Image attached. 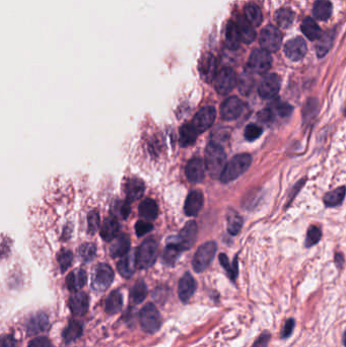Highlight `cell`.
Here are the masks:
<instances>
[{
    "label": "cell",
    "mask_w": 346,
    "mask_h": 347,
    "mask_svg": "<svg viewBox=\"0 0 346 347\" xmlns=\"http://www.w3.org/2000/svg\"><path fill=\"white\" fill-rule=\"evenodd\" d=\"M206 170L213 179H220L227 165V156L221 145L216 142H210L205 151Z\"/></svg>",
    "instance_id": "6da1fadb"
},
{
    "label": "cell",
    "mask_w": 346,
    "mask_h": 347,
    "mask_svg": "<svg viewBox=\"0 0 346 347\" xmlns=\"http://www.w3.org/2000/svg\"><path fill=\"white\" fill-rule=\"evenodd\" d=\"M251 163L252 158L248 154H241L234 157L227 163L226 168L220 176V181L223 183H230L236 180L249 169Z\"/></svg>",
    "instance_id": "7a4b0ae2"
},
{
    "label": "cell",
    "mask_w": 346,
    "mask_h": 347,
    "mask_svg": "<svg viewBox=\"0 0 346 347\" xmlns=\"http://www.w3.org/2000/svg\"><path fill=\"white\" fill-rule=\"evenodd\" d=\"M139 321L141 328L147 333L157 332L162 326V317L157 307L150 303L146 304L140 311Z\"/></svg>",
    "instance_id": "3957f363"
},
{
    "label": "cell",
    "mask_w": 346,
    "mask_h": 347,
    "mask_svg": "<svg viewBox=\"0 0 346 347\" xmlns=\"http://www.w3.org/2000/svg\"><path fill=\"white\" fill-rule=\"evenodd\" d=\"M137 268L147 269L152 267L158 257V243L153 239L144 241L136 250Z\"/></svg>",
    "instance_id": "277c9868"
},
{
    "label": "cell",
    "mask_w": 346,
    "mask_h": 347,
    "mask_svg": "<svg viewBox=\"0 0 346 347\" xmlns=\"http://www.w3.org/2000/svg\"><path fill=\"white\" fill-rule=\"evenodd\" d=\"M114 280L113 269L105 263L96 265L91 275V286L96 291H105Z\"/></svg>",
    "instance_id": "5b68a950"
},
{
    "label": "cell",
    "mask_w": 346,
    "mask_h": 347,
    "mask_svg": "<svg viewBox=\"0 0 346 347\" xmlns=\"http://www.w3.org/2000/svg\"><path fill=\"white\" fill-rule=\"evenodd\" d=\"M216 249L214 242H207L198 248L192 260V266L196 272H202L210 265L215 256Z\"/></svg>",
    "instance_id": "8992f818"
},
{
    "label": "cell",
    "mask_w": 346,
    "mask_h": 347,
    "mask_svg": "<svg viewBox=\"0 0 346 347\" xmlns=\"http://www.w3.org/2000/svg\"><path fill=\"white\" fill-rule=\"evenodd\" d=\"M281 33L274 26L265 27L260 35V45L262 49L271 53L276 52L281 45Z\"/></svg>",
    "instance_id": "52a82bcc"
},
{
    "label": "cell",
    "mask_w": 346,
    "mask_h": 347,
    "mask_svg": "<svg viewBox=\"0 0 346 347\" xmlns=\"http://www.w3.org/2000/svg\"><path fill=\"white\" fill-rule=\"evenodd\" d=\"M272 64V58L270 56V53L265 51L264 49H256L252 52L248 66L249 69L256 73H265L267 72Z\"/></svg>",
    "instance_id": "ba28073f"
},
{
    "label": "cell",
    "mask_w": 346,
    "mask_h": 347,
    "mask_svg": "<svg viewBox=\"0 0 346 347\" xmlns=\"http://www.w3.org/2000/svg\"><path fill=\"white\" fill-rule=\"evenodd\" d=\"M215 89L219 94H228L237 85V76L232 68H223L215 77Z\"/></svg>",
    "instance_id": "9c48e42d"
},
{
    "label": "cell",
    "mask_w": 346,
    "mask_h": 347,
    "mask_svg": "<svg viewBox=\"0 0 346 347\" xmlns=\"http://www.w3.org/2000/svg\"><path fill=\"white\" fill-rule=\"evenodd\" d=\"M215 117H216V111L213 107H210V106L204 107L197 112V114L195 115L192 121V124L196 128L198 133H202L213 125L215 121Z\"/></svg>",
    "instance_id": "30bf717a"
},
{
    "label": "cell",
    "mask_w": 346,
    "mask_h": 347,
    "mask_svg": "<svg viewBox=\"0 0 346 347\" xmlns=\"http://www.w3.org/2000/svg\"><path fill=\"white\" fill-rule=\"evenodd\" d=\"M197 235V225L195 221H189L185 225V227L180 232L179 236L173 239L174 243H176L182 251L189 250L193 247Z\"/></svg>",
    "instance_id": "8fae6325"
},
{
    "label": "cell",
    "mask_w": 346,
    "mask_h": 347,
    "mask_svg": "<svg viewBox=\"0 0 346 347\" xmlns=\"http://www.w3.org/2000/svg\"><path fill=\"white\" fill-rule=\"evenodd\" d=\"M245 105L237 96H231L224 102L220 109V114L224 120L232 121L238 119L244 112Z\"/></svg>",
    "instance_id": "7c38bea8"
},
{
    "label": "cell",
    "mask_w": 346,
    "mask_h": 347,
    "mask_svg": "<svg viewBox=\"0 0 346 347\" xmlns=\"http://www.w3.org/2000/svg\"><path fill=\"white\" fill-rule=\"evenodd\" d=\"M284 52L290 60L300 61L307 54V43L301 37L294 38L285 44Z\"/></svg>",
    "instance_id": "4fadbf2b"
},
{
    "label": "cell",
    "mask_w": 346,
    "mask_h": 347,
    "mask_svg": "<svg viewBox=\"0 0 346 347\" xmlns=\"http://www.w3.org/2000/svg\"><path fill=\"white\" fill-rule=\"evenodd\" d=\"M280 89V80L277 75H268L260 83L258 92L263 98H273Z\"/></svg>",
    "instance_id": "5bb4252c"
},
{
    "label": "cell",
    "mask_w": 346,
    "mask_h": 347,
    "mask_svg": "<svg viewBox=\"0 0 346 347\" xmlns=\"http://www.w3.org/2000/svg\"><path fill=\"white\" fill-rule=\"evenodd\" d=\"M206 166L205 162L200 158H192L186 167V175L190 182L200 183L205 177Z\"/></svg>",
    "instance_id": "9a60e30c"
},
{
    "label": "cell",
    "mask_w": 346,
    "mask_h": 347,
    "mask_svg": "<svg viewBox=\"0 0 346 347\" xmlns=\"http://www.w3.org/2000/svg\"><path fill=\"white\" fill-rule=\"evenodd\" d=\"M49 319L43 313H38L32 316L27 322L26 329L29 335H37L49 329Z\"/></svg>",
    "instance_id": "2e32d148"
},
{
    "label": "cell",
    "mask_w": 346,
    "mask_h": 347,
    "mask_svg": "<svg viewBox=\"0 0 346 347\" xmlns=\"http://www.w3.org/2000/svg\"><path fill=\"white\" fill-rule=\"evenodd\" d=\"M197 284L195 279L190 273H186L179 281L178 294L183 303H187L196 290Z\"/></svg>",
    "instance_id": "e0dca14e"
},
{
    "label": "cell",
    "mask_w": 346,
    "mask_h": 347,
    "mask_svg": "<svg viewBox=\"0 0 346 347\" xmlns=\"http://www.w3.org/2000/svg\"><path fill=\"white\" fill-rule=\"evenodd\" d=\"M88 296L86 292L76 291L68 301V306L75 316H83L88 310Z\"/></svg>",
    "instance_id": "ac0fdd59"
},
{
    "label": "cell",
    "mask_w": 346,
    "mask_h": 347,
    "mask_svg": "<svg viewBox=\"0 0 346 347\" xmlns=\"http://www.w3.org/2000/svg\"><path fill=\"white\" fill-rule=\"evenodd\" d=\"M199 70L202 79L210 83L216 77V60L212 54H206L202 57L199 65Z\"/></svg>",
    "instance_id": "d6986e66"
},
{
    "label": "cell",
    "mask_w": 346,
    "mask_h": 347,
    "mask_svg": "<svg viewBox=\"0 0 346 347\" xmlns=\"http://www.w3.org/2000/svg\"><path fill=\"white\" fill-rule=\"evenodd\" d=\"M203 206V195L199 191H192L185 201V213L188 216H196Z\"/></svg>",
    "instance_id": "ffe728a7"
},
{
    "label": "cell",
    "mask_w": 346,
    "mask_h": 347,
    "mask_svg": "<svg viewBox=\"0 0 346 347\" xmlns=\"http://www.w3.org/2000/svg\"><path fill=\"white\" fill-rule=\"evenodd\" d=\"M131 246L130 239L127 235L123 234L120 235L119 237L116 238V240L113 242L110 248V254L113 258H118V257H124L129 253Z\"/></svg>",
    "instance_id": "44dd1931"
},
{
    "label": "cell",
    "mask_w": 346,
    "mask_h": 347,
    "mask_svg": "<svg viewBox=\"0 0 346 347\" xmlns=\"http://www.w3.org/2000/svg\"><path fill=\"white\" fill-rule=\"evenodd\" d=\"M117 268L119 273L125 277V278H130L134 272L135 269L137 268V263H136V253H128L125 255L121 260L118 262Z\"/></svg>",
    "instance_id": "7402d4cb"
},
{
    "label": "cell",
    "mask_w": 346,
    "mask_h": 347,
    "mask_svg": "<svg viewBox=\"0 0 346 347\" xmlns=\"http://www.w3.org/2000/svg\"><path fill=\"white\" fill-rule=\"evenodd\" d=\"M225 39H226V45L229 49L236 50L239 48L242 39H241V35H240L237 23L233 21L228 22L226 27V32H225Z\"/></svg>",
    "instance_id": "603a6c76"
},
{
    "label": "cell",
    "mask_w": 346,
    "mask_h": 347,
    "mask_svg": "<svg viewBox=\"0 0 346 347\" xmlns=\"http://www.w3.org/2000/svg\"><path fill=\"white\" fill-rule=\"evenodd\" d=\"M120 231V225L116 217L107 218L101 228V237L104 241L110 242L117 238Z\"/></svg>",
    "instance_id": "cb8c5ba5"
},
{
    "label": "cell",
    "mask_w": 346,
    "mask_h": 347,
    "mask_svg": "<svg viewBox=\"0 0 346 347\" xmlns=\"http://www.w3.org/2000/svg\"><path fill=\"white\" fill-rule=\"evenodd\" d=\"M144 189H145L144 183L141 180L135 178L128 180L125 185L126 196L130 201H135L139 199L143 195Z\"/></svg>",
    "instance_id": "d4e9b609"
},
{
    "label": "cell",
    "mask_w": 346,
    "mask_h": 347,
    "mask_svg": "<svg viewBox=\"0 0 346 347\" xmlns=\"http://www.w3.org/2000/svg\"><path fill=\"white\" fill-rule=\"evenodd\" d=\"M87 273L83 269H77L69 273L66 279V284L69 290L79 291L87 283Z\"/></svg>",
    "instance_id": "484cf974"
},
{
    "label": "cell",
    "mask_w": 346,
    "mask_h": 347,
    "mask_svg": "<svg viewBox=\"0 0 346 347\" xmlns=\"http://www.w3.org/2000/svg\"><path fill=\"white\" fill-rule=\"evenodd\" d=\"M198 131L192 123H186L180 128V144L183 147L192 145L198 136Z\"/></svg>",
    "instance_id": "4316f807"
},
{
    "label": "cell",
    "mask_w": 346,
    "mask_h": 347,
    "mask_svg": "<svg viewBox=\"0 0 346 347\" xmlns=\"http://www.w3.org/2000/svg\"><path fill=\"white\" fill-rule=\"evenodd\" d=\"M237 26L239 28V32L241 35V39L244 43L246 44H250L255 40L256 37V33L254 28L252 27V24L247 20L246 17L240 16L238 18V22Z\"/></svg>",
    "instance_id": "83f0119b"
},
{
    "label": "cell",
    "mask_w": 346,
    "mask_h": 347,
    "mask_svg": "<svg viewBox=\"0 0 346 347\" xmlns=\"http://www.w3.org/2000/svg\"><path fill=\"white\" fill-rule=\"evenodd\" d=\"M301 29H302V32L304 33V35L311 41L318 40L322 36V31H321L320 27L311 17H307L303 20Z\"/></svg>",
    "instance_id": "f1b7e54d"
},
{
    "label": "cell",
    "mask_w": 346,
    "mask_h": 347,
    "mask_svg": "<svg viewBox=\"0 0 346 347\" xmlns=\"http://www.w3.org/2000/svg\"><path fill=\"white\" fill-rule=\"evenodd\" d=\"M139 214L146 220H154L158 217L159 207L155 200L146 198L143 200L139 206Z\"/></svg>",
    "instance_id": "f546056e"
},
{
    "label": "cell",
    "mask_w": 346,
    "mask_h": 347,
    "mask_svg": "<svg viewBox=\"0 0 346 347\" xmlns=\"http://www.w3.org/2000/svg\"><path fill=\"white\" fill-rule=\"evenodd\" d=\"M122 307H123L122 294L118 290L111 292L106 300L105 311L108 314L113 315V314L119 313L122 310Z\"/></svg>",
    "instance_id": "4dcf8cb0"
},
{
    "label": "cell",
    "mask_w": 346,
    "mask_h": 347,
    "mask_svg": "<svg viewBox=\"0 0 346 347\" xmlns=\"http://www.w3.org/2000/svg\"><path fill=\"white\" fill-rule=\"evenodd\" d=\"M83 324L79 321L72 320L69 322L68 326L63 331V339L66 343H70L72 341H76L83 335Z\"/></svg>",
    "instance_id": "1f68e13d"
},
{
    "label": "cell",
    "mask_w": 346,
    "mask_h": 347,
    "mask_svg": "<svg viewBox=\"0 0 346 347\" xmlns=\"http://www.w3.org/2000/svg\"><path fill=\"white\" fill-rule=\"evenodd\" d=\"M313 13L319 20H326L332 14V4L329 0H317L314 4Z\"/></svg>",
    "instance_id": "d6a6232c"
},
{
    "label": "cell",
    "mask_w": 346,
    "mask_h": 347,
    "mask_svg": "<svg viewBox=\"0 0 346 347\" xmlns=\"http://www.w3.org/2000/svg\"><path fill=\"white\" fill-rule=\"evenodd\" d=\"M334 39H335L334 31H329L321 36L317 45V55L319 58L324 57L329 52L334 42Z\"/></svg>",
    "instance_id": "836d02e7"
},
{
    "label": "cell",
    "mask_w": 346,
    "mask_h": 347,
    "mask_svg": "<svg viewBox=\"0 0 346 347\" xmlns=\"http://www.w3.org/2000/svg\"><path fill=\"white\" fill-rule=\"evenodd\" d=\"M345 187H339L331 192H328L324 197V203L327 207H335L340 205L345 197Z\"/></svg>",
    "instance_id": "e575fe53"
},
{
    "label": "cell",
    "mask_w": 346,
    "mask_h": 347,
    "mask_svg": "<svg viewBox=\"0 0 346 347\" xmlns=\"http://www.w3.org/2000/svg\"><path fill=\"white\" fill-rule=\"evenodd\" d=\"M227 220L229 233L233 236L238 235L243 226V218L240 216V214H238V212H236L235 210L230 209L227 215Z\"/></svg>",
    "instance_id": "d590c367"
},
{
    "label": "cell",
    "mask_w": 346,
    "mask_h": 347,
    "mask_svg": "<svg viewBox=\"0 0 346 347\" xmlns=\"http://www.w3.org/2000/svg\"><path fill=\"white\" fill-rule=\"evenodd\" d=\"M147 294V286L143 280L137 281L130 291V299L134 304L142 303Z\"/></svg>",
    "instance_id": "8d00e7d4"
},
{
    "label": "cell",
    "mask_w": 346,
    "mask_h": 347,
    "mask_svg": "<svg viewBox=\"0 0 346 347\" xmlns=\"http://www.w3.org/2000/svg\"><path fill=\"white\" fill-rule=\"evenodd\" d=\"M294 19V13L289 8H281L275 13V21L281 28H288Z\"/></svg>",
    "instance_id": "74e56055"
},
{
    "label": "cell",
    "mask_w": 346,
    "mask_h": 347,
    "mask_svg": "<svg viewBox=\"0 0 346 347\" xmlns=\"http://www.w3.org/2000/svg\"><path fill=\"white\" fill-rule=\"evenodd\" d=\"M245 15L247 20L253 26H259L262 22V12L261 9L255 4H248L245 8Z\"/></svg>",
    "instance_id": "f35d334b"
},
{
    "label": "cell",
    "mask_w": 346,
    "mask_h": 347,
    "mask_svg": "<svg viewBox=\"0 0 346 347\" xmlns=\"http://www.w3.org/2000/svg\"><path fill=\"white\" fill-rule=\"evenodd\" d=\"M182 252L183 251L180 249V247L176 243H174L173 241H171L165 249L164 260L168 265H174Z\"/></svg>",
    "instance_id": "ab89813d"
},
{
    "label": "cell",
    "mask_w": 346,
    "mask_h": 347,
    "mask_svg": "<svg viewBox=\"0 0 346 347\" xmlns=\"http://www.w3.org/2000/svg\"><path fill=\"white\" fill-rule=\"evenodd\" d=\"M219 262H220L221 266L225 268V270L227 271L229 277L232 280H236V278L238 276V262H237V260H235L234 265H232L229 261V258L227 257V255L220 254L219 255Z\"/></svg>",
    "instance_id": "60d3db41"
},
{
    "label": "cell",
    "mask_w": 346,
    "mask_h": 347,
    "mask_svg": "<svg viewBox=\"0 0 346 347\" xmlns=\"http://www.w3.org/2000/svg\"><path fill=\"white\" fill-rule=\"evenodd\" d=\"M254 86V80L249 72H244L239 79V89L243 94H248Z\"/></svg>",
    "instance_id": "b9f144b4"
},
{
    "label": "cell",
    "mask_w": 346,
    "mask_h": 347,
    "mask_svg": "<svg viewBox=\"0 0 346 347\" xmlns=\"http://www.w3.org/2000/svg\"><path fill=\"white\" fill-rule=\"evenodd\" d=\"M322 237V232L320 231V229L318 227H311L308 231L307 234V239H306V247H312L316 244L319 243V241L321 240Z\"/></svg>",
    "instance_id": "7bdbcfd3"
},
{
    "label": "cell",
    "mask_w": 346,
    "mask_h": 347,
    "mask_svg": "<svg viewBox=\"0 0 346 347\" xmlns=\"http://www.w3.org/2000/svg\"><path fill=\"white\" fill-rule=\"evenodd\" d=\"M271 110L273 112H275L278 116L280 117H288L291 112H292V107L286 103H283V102H280V101H277V102H274L272 104V108Z\"/></svg>",
    "instance_id": "ee69618b"
},
{
    "label": "cell",
    "mask_w": 346,
    "mask_h": 347,
    "mask_svg": "<svg viewBox=\"0 0 346 347\" xmlns=\"http://www.w3.org/2000/svg\"><path fill=\"white\" fill-rule=\"evenodd\" d=\"M73 260V255L68 250H62L58 255V262L62 272H65L71 265Z\"/></svg>",
    "instance_id": "f6af8a7d"
},
{
    "label": "cell",
    "mask_w": 346,
    "mask_h": 347,
    "mask_svg": "<svg viewBox=\"0 0 346 347\" xmlns=\"http://www.w3.org/2000/svg\"><path fill=\"white\" fill-rule=\"evenodd\" d=\"M95 252H96V250H95V247H94L93 244L87 243V244L82 245L81 248H80V255L85 262H89V261L92 260L95 256Z\"/></svg>",
    "instance_id": "bcb514c9"
},
{
    "label": "cell",
    "mask_w": 346,
    "mask_h": 347,
    "mask_svg": "<svg viewBox=\"0 0 346 347\" xmlns=\"http://www.w3.org/2000/svg\"><path fill=\"white\" fill-rule=\"evenodd\" d=\"M131 211V207L128 201H119L115 204V212L121 218L126 219Z\"/></svg>",
    "instance_id": "7dc6e473"
},
{
    "label": "cell",
    "mask_w": 346,
    "mask_h": 347,
    "mask_svg": "<svg viewBox=\"0 0 346 347\" xmlns=\"http://www.w3.org/2000/svg\"><path fill=\"white\" fill-rule=\"evenodd\" d=\"M261 134H262V128L255 124H250L245 129V138L248 141H253L259 138Z\"/></svg>",
    "instance_id": "c3c4849f"
},
{
    "label": "cell",
    "mask_w": 346,
    "mask_h": 347,
    "mask_svg": "<svg viewBox=\"0 0 346 347\" xmlns=\"http://www.w3.org/2000/svg\"><path fill=\"white\" fill-rule=\"evenodd\" d=\"M318 112V103L316 100H309L308 103L304 107V118L305 119H312Z\"/></svg>",
    "instance_id": "681fc988"
},
{
    "label": "cell",
    "mask_w": 346,
    "mask_h": 347,
    "mask_svg": "<svg viewBox=\"0 0 346 347\" xmlns=\"http://www.w3.org/2000/svg\"><path fill=\"white\" fill-rule=\"evenodd\" d=\"M153 229H154V226L151 222L144 221V220H139L135 225V233H136V236L138 237H142L146 235Z\"/></svg>",
    "instance_id": "f907efd6"
},
{
    "label": "cell",
    "mask_w": 346,
    "mask_h": 347,
    "mask_svg": "<svg viewBox=\"0 0 346 347\" xmlns=\"http://www.w3.org/2000/svg\"><path fill=\"white\" fill-rule=\"evenodd\" d=\"M294 326H295V321L294 319L290 318L288 320L285 321L282 329H281V334H280V338L281 339H286L288 337H290V335L292 334L293 332V329H294Z\"/></svg>",
    "instance_id": "816d5d0a"
},
{
    "label": "cell",
    "mask_w": 346,
    "mask_h": 347,
    "mask_svg": "<svg viewBox=\"0 0 346 347\" xmlns=\"http://www.w3.org/2000/svg\"><path fill=\"white\" fill-rule=\"evenodd\" d=\"M87 221H88V232L90 234H93L96 231V229L98 228V226H100V216H98V213L96 211H91L88 214Z\"/></svg>",
    "instance_id": "f5cc1de1"
},
{
    "label": "cell",
    "mask_w": 346,
    "mask_h": 347,
    "mask_svg": "<svg viewBox=\"0 0 346 347\" xmlns=\"http://www.w3.org/2000/svg\"><path fill=\"white\" fill-rule=\"evenodd\" d=\"M270 338H271L270 333L268 331H264L260 334L259 337L255 340V342L253 343L252 347H267Z\"/></svg>",
    "instance_id": "db71d44e"
},
{
    "label": "cell",
    "mask_w": 346,
    "mask_h": 347,
    "mask_svg": "<svg viewBox=\"0 0 346 347\" xmlns=\"http://www.w3.org/2000/svg\"><path fill=\"white\" fill-rule=\"evenodd\" d=\"M258 118H259L260 121L263 122V123H269L273 120L274 113L270 108H267V109H264V110L259 112Z\"/></svg>",
    "instance_id": "11a10c76"
},
{
    "label": "cell",
    "mask_w": 346,
    "mask_h": 347,
    "mask_svg": "<svg viewBox=\"0 0 346 347\" xmlns=\"http://www.w3.org/2000/svg\"><path fill=\"white\" fill-rule=\"evenodd\" d=\"M29 347H52V343L47 337H38L30 342Z\"/></svg>",
    "instance_id": "9f6ffc18"
},
{
    "label": "cell",
    "mask_w": 346,
    "mask_h": 347,
    "mask_svg": "<svg viewBox=\"0 0 346 347\" xmlns=\"http://www.w3.org/2000/svg\"><path fill=\"white\" fill-rule=\"evenodd\" d=\"M16 340L10 336V335H6L2 338L1 340V347H16Z\"/></svg>",
    "instance_id": "6f0895ef"
},
{
    "label": "cell",
    "mask_w": 346,
    "mask_h": 347,
    "mask_svg": "<svg viewBox=\"0 0 346 347\" xmlns=\"http://www.w3.org/2000/svg\"><path fill=\"white\" fill-rule=\"evenodd\" d=\"M335 263H336V266L338 268H341L343 266L344 258H343V256L341 254H336L335 255Z\"/></svg>",
    "instance_id": "680465c9"
},
{
    "label": "cell",
    "mask_w": 346,
    "mask_h": 347,
    "mask_svg": "<svg viewBox=\"0 0 346 347\" xmlns=\"http://www.w3.org/2000/svg\"><path fill=\"white\" fill-rule=\"evenodd\" d=\"M342 340H343V345H344V347H346V331L343 333V338H342Z\"/></svg>",
    "instance_id": "91938a15"
},
{
    "label": "cell",
    "mask_w": 346,
    "mask_h": 347,
    "mask_svg": "<svg viewBox=\"0 0 346 347\" xmlns=\"http://www.w3.org/2000/svg\"><path fill=\"white\" fill-rule=\"evenodd\" d=\"M344 114H345V115H346V105H345V107H344Z\"/></svg>",
    "instance_id": "94428289"
}]
</instances>
